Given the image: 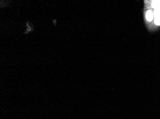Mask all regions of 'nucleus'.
I'll return each instance as SVG.
<instances>
[{
	"instance_id": "nucleus-1",
	"label": "nucleus",
	"mask_w": 160,
	"mask_h": 119,
	"mask_svg": "<svg viewBox=\"0 0 160 119\" xmlns=\"http://www.w3.org/2000/svg\"><path fill=\"white\" fill-rule=\"evenodd\" d=\"M154 23L156 25H160V9H156L154 12Z\"/></svg>"
},
{
	"instance_id": "nucleus-2",
	"label": "nucleus",
	"mask_w": 160,
	"mask_h": 119,
	"mask_svg": "<svg viewBox=\"0 0 160 119\" xmlns=\"http://www.w3.org/2000/svg\"><path fill=\"white\" fill-rule=\"evenodd\" d=\"M146 19L148 21H152L153 19V14L152 13V11H149L147 12L146 15Z\"/></svg>"
},
{
	"instance_id": "nucleus-3",
	"label": "nucleus",
	"mask_w": 160,
	"mask_h": 119,
	"mask_svg": "<svg viewBox=\"0 0 160 119\" xmlns=\"http://www.w3.org/2000/svg\"><path fill=\"white\" fill-rule=\"evenodd\" d=\"M152 6L154 9H160V1H155L152 3Z\"/></svg>"
}]
</instances>
